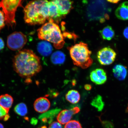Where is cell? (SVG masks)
Listing matches in <instances>:
<instances>
[{"instance_id":"cell-1","label":"cell","mask_w":128,"mask_h":128,"mask_svg":"<svg viewBox=\"0 0 128 128\" xmlns=\"http://www.w3.org/2000/svg\"><path fill=\"white\" fill-rule=\"evenodd\" d=\"M12 62L14 71L22 78H31L42 70L40 58L30 49L19 51L14 56Z\"/></svg>"},{"instance_id":"cell-2","label":"cell","mask_w":128,"mask_h":128,"mask_svg":"<svg viewBox=\"0 0 128 128\" xmlns=\"http://www.w3.org/2000/svg\"><path fill=\"white\" fill-rule=\"evenodd\" d=\"M48 1L34 0L30 2L24 8V20L29 25L44 24L49 19Z\"/></svg>"},{"instance_id":"cell-3","label":"cell","mask_w":128,"mask_h":128,"mask_svg":"<svg viewBox=\"0 0 128 128\" xmlns=\"http://www.w3.org/2000/svg\"><path fill=\"white\" fill-rule=\"evenodd\" d=\"M40 40L52 43L56 49L63 47L65 42L60 27L55 22H48L44 24L37 30Z\"/></svg>"},{"instance_id":"cell-4","label":"cell","mask_w":128,"mask_h":128,"mask_svg":"<svg viewBox=\"0 0 128 128\" xmlns=\"http://www.w3.org/2000/svg\"><path fill=\"white\" fill-rule=\"evenodd\" d=\"M68 49L74 65L82 69L87 68L92 65V52L89 50L87 44L80 42L68 47Z\"/></svg>"},{"instance_id":"cell-5","label":"cell","mask_w":128,"mask_h":128,"mask_svg":"<svg viewBox=\"0 0 128 128\" xmlns=\"http://www.w3.org/2000/svg\"><path fill=\"white\" fill-rule=\"evenodd\" d=\"M22 0L0 1V8L2 10L5 18L6 24L8 28H12L16 26L15 15L17 8L22 7Z\"/></svg>"},{"instance_id":"cell-6","label":"cell","mask_w":128,"mask_h":128,"mask_svg":"<svg viewBox=\"0 0 128 128\" xmlns=\"http://www.w3.org/2000/svg\"><path fill=\"white\" fill-rule=\"evenodd\" d=\"M28 41L26 36L20 32H14L8 36L7 46L9 48L13 51H20Z\"/></svg>"},{"instance_id":"cell-7","label":"cell","mask_w":128,"mask_h":128,"mask_svg":"<svg viewBox=\"0 0 128 128\" xmlns=\"http://www.w3.org/2000/svg\"><path fill=\"white\" fill-rule=\"evenodd\" d=\"M116 56V52L113 49L109 47H105L98 52L97 58L101 65H108L114 61Z\"/></svg>"},{"instance_id":"cell-8","label":"cell","mask_w":128,"mask_h":128,"mask_svg":"<svg viewBox=\"0 0 128 128\" xmlns=\"http://www.w3.org/2000/svg\"><path fill=\"white\" fill-rule=\"evenodd\" d=\"M80 111V108L78 107L69 110H63L57 115L58 122L61 124H66L71 121L73 115L78 113Z\"/></svg>"},{"instance_id":"cell-9","label":"cell","mask_w":128,"mask_h":128,"mask_svg":"<svg viewBox=\"0 0 128 128\" xmlns=\"http://www.w3.org/2000/svg\"><path fill=\"white\" fill-rule=\"evenodd\" d=\"M57 6L59 14L62 17L68 14L72 9L73 1L70 0H54Z\"/></svg>"},{"instance_id":"cell-10","label":"cell","mask_w":128,"mask_h":128,"mask_svg":"<svg viewBox=\"0 0 128 128\" xmlns=\"http://www.w3.org/2000/svg\"><path fill=\"white\" fill-rule=\"evenodd\" d=\"M50 101L46 98L40 97L36 99L34 104V107L36 112L40 113L47 112L50 108Z\"/></svg>"},{"instance_id":"cell-11","label":"cell","mask_w":128,"mask_h":128,"mask_svg":"<svg viewBox=\"0 0 128 128\" xmlns=\"http://www.w3.org/2000/svg\"><path fill=\"white\" fill-rule=\"evenodd\" d=\"M112 71L115 77L119 81L124 80L127 76V68L124 65L120 64L115 65Z\"/></svg>"},{"instance_id":"cell-12","label":"cell","mask_w":128,"mask_h":128,"mask_svg":"<svg viewBox=\"0 0 128 128\" xmlns=\"http://www.w3.org/2000/svg\"><path fill=\"white\" fill-rule=\"evenodd\" d=\"M117 18L122 20H128V1L124 2L120 5L115 11Z\"/></svg>"},{"instance_id":"cell-13","label":"cell","mask_w":128,"mask_h":128,"mask_svg":"<svg viewBox=\"0 0 128 128\" xmlns=\"http://www.w3.org/2000/svg\"><path fill=\"white\" fill-rule=\"evenodd\" d=\"M37 50L41 55L47 56L52 54V48L50 43L47 41L40 42L37 45Z\"/></svg>"},{"instance_id":"cell-14","label":"cell","mask_w":128,"mask_h":128,"mask_svg":"<svg viewBox=\"0 0 128 128\" xmlns=\"http://www.w3.org/2000/svg\"><path fill=\"white\" fill-rule=\"evenodd\" d=\"M49 19L48 22L55 21L59 20L62 18L59 14L56 6L54 0L48 1Z\"/></svg>"},{"instance_id":"cell-15","label":"cell","mask_w":128,"mask_h":128,"mask_svg":"<svg viewBox=\"0 0 128 128\" xmlns=\"http://www.w3.org/2000/svg\"><path fill=\"white\" fill-rule=\"evenodd\" d=\"M13 102V98L9 94H6L0 96V106L4 109L8 113Z\"/></svg>"},{"instance_id":"cell-16","label":"cell","mask_w":128,"mask_h":128,"mask_svg":"<svg viewBox=\"0 0 128 128\" xmlns=\"http://www.w3.org/2000/svg\"><path fill=\"white\" fill-rule=\"evenodd\" d=\"M101 36L103 40H110L114 38L115 32L112 27L107 26L100 31Z\"/></svg>"},{"instance_id":"cell-17","label":"cell","mask_w":128,"mask_h":128,"mask_svg":"<svg viewBox=\"0 0 128 128\" xmlns=\"http://www.w3.org/2000/svg\"><path fill=\"white\" fill-rule=\"evenodd\" d=\"M66 100L72 104H76L79 102L80 96L79 92L76 90H70L66 95Z\"/></svg>"},{"instance_id":"cell-18","label":"cell","mask_w":128,"mask_h":128,"mask_svg":"<svg viewBox=\"0 0 128 128\" xmlns=\"http://www.w3.org/2000/svg\"><path fill=\"white\" fill-rule=\"evenodd\" d=\"M52 63L55 64H61L64 62L65 56L64 53L58 51L52 54L51 57Z\"/></svg>"},{"instance_id":"cell-19","label":"cell","mask_w":128,"mask_h":128,"mask_svg":"<svg viewBox=\"0 0 128 128\" xmlns=\"http://www.w3.org/2000/svg\"><path fill=\"white\" fill-rule=\"evenodd\" d=\"M91 104L96 108L98 112H101L105 105L102 98L100 95H97L93 100Z\"/></svg>"},{"instance_id":"cell-20","label":"cell","mask_w":128,"mask_h":128,"mask_svg":"<svg viewBox=\"0 0 128 128\" xmlns=\"http://www.w3.org/2000/svg\"><path fill=\"white\" fill-rule=\"evenodd\" d=\"M14 110L16 114L21 116H24L28 113L26 105L23 103L18 104L14 108Z\"/></svg>"},{"instance_id":"cell-21","label":"cell","mask_w":128,"mask_h":128,"mask_svg":"<svg viewBox=\"0 0 128 128\" xmlns=\"http://www.w3.org/2000/svg\"><path fill=\"white\" fill-rule=\"evenodd\" d=\"M95 71L102 84H104L107 79L106 73L104 70L102 68H97Z\"/></svg>"},{"instance_id":"cell-22","label":"cell","mask_w":128,"mask_h":128,"mask_svg":"<svg viewBox=\"0 0 128 128\" xmlns=\"http://www.w3.org/2000/svg\"><path fill=\"white\" fill-rule=\"evenodd\" d=\"M64 128H82L79 121L72 120L66 124Z\"/></svg>"},{"instance_id":"cell-23","label":"cell","mask_w":128,"mask_h":128,"mask_svg":"<svg viewBox=\"0 0 128 128\" xmlns=\"http://www.w3.org/2000/svg\"><path fill=\"white\" fill-rule=\"evenodd\" d=\"M9 118L8 113L4 109L0 106V120H4V121H6Z\"/></svg>"},{"instance_id":"cell-24","label":"cell","mask_w":128,"mask_h":128,"mask_svg":"<svg viewBox=\"0 0 128 128\" xmlns=\"http://www.w3.org/2000/svg\"><path fill=\"white\" fill-rule=\"evenodd\" d=\"M90 77L91 80L96 84L98 85L102 84L100 80L98 77L95 70L91 72L90 73Z\"/></svg>"},{"instance_id":"cell-25","label":"cell","mask_w":128,"mask_h":128,"mask_svg":"<svg viewBox=\"0 0 128 128\" xmlns=\"http://www.w3.org/2000/svg\"><path fill=\"white\" fill-rule=\"evenodd\" d=\"M6 21L4 12L0 10V31L4 28L5 25Z\"/></svg>"},{"instance_id":"cell-26","label":"cell","mask_w":128,"mask_h":128,"mask_svg":"<svg viewBox=\"0 0 128 128\" xmlns=\"http://www.w3.org/2000/svg\"><path fill=\"white\" fill-rule=\"evenodd\" d=\"M48 128H62V126L58 122H54L50 125Z\"/></svg>"},{"instance_id":"cell-27","label":"cell","mask_w":128,"mask_h":128,"mask_svg":"<svg viewBox=\"0 0 128 128\" xmlns=\"http://www.w3.org/2000/svg\"><path fill=\"white\" fill-rule=\"evenodd\" d=\"M123 34H124V37L126 39L128 40V27H127L124 30L123 32Z\"/></svg>"},{"instance_id":"cell-28","label":"cell","mask_w":128,"mask_h":128,"mask_svg":"<svg viewBox=\"0 0 128 128\" xmlns=\"http://www.w3.org/2000/svg\"><path fill=\"white\" fill-rule=\"evenodd\" d=\"M4 42L3 40L0 38V51L4 48Z\"/></svg>"},{"instance_id":"cell-29","label":"cell","mask_w":128,"mask_h":128,"mask_svg":"<svg viewBox=\"0 0 128 128\" xmlns=\"http://www.w3.org/2000/svg\"><path fill=\"white\" fill-rule=\"evenodd\" d=\"M84 88L86 90H90L92 89V87L90 84H87L84 86Z\"/></svg>"},{"instance_id":"cell-30","label":"cell","mask_w":128,"mask_h":128,"mask_svg":"<svg viewBox=\"0 0 128 128\" xmlns=\"http://www.w3.org/2000/svg\"><path fill=\"white\" fill-rule=\"evenodd\" d=\"M120 1V0H107V1H108V2L113 4H117Z\"/></svg>"},{"instance_id":"cell-31","label":"cell","mask_w":128,"mask_h":128,"mask_svg":"<svg viewBox=\"0 0 128 128\" xmlns=\"http://www.w3.org/2000/svg\"><path fill=\"white\" fill-rule=\"evenodd\" d=\"M0 128H4V126L1 123H0Z\"/></svg>"},{"instance_id":"cell-32","label":"cell","mask_w":128,"mask_h":128,"mask_svg":"<svg viewBox=\"0 0 128 128\" xmlns=\"http://www.w3.org/2000/svg\"><path fill=\"white\" fill-rule=\"evenodd\" d=\"M41 128H47L46 126H42Z\"/></svg>"},{"instance_id":"cell-33","label":"cell","mask_w":128,"mask_h":128,"mask_svg":"<svg viewBox=\"0 0 128 128\" xmlns=\"http://www.w3.org/2000/svg\"><path fill=\"white\" fill-rule=\"evenodd\" d=\"M126 112H128V108H127V109L126 110Z\"/></svg>"}]
</instances>
